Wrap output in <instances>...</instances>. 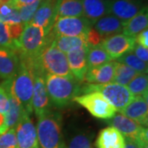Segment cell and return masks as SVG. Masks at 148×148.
Returning <instances> with one entry per match:
<instances>
[{
  "label": "cell",
  "mask_w": 148,
  "mask_h": 148,
  "mask_svg": "<svg viewBox=\"0 0 148 148\" xmlns=\"http://www.w3.org/2000/svg\"><path fill=\"white\" fill-rule=\"evenodd\" d=\"M52 36L49 37L42 27L32 22L24 25L22 32L16 40V51L21 53V60L32 61L40 54Z\"/></svg>",
  "instance_id": "cell-1"
},
{
  "label": "cell",
  "mask_w": 148,
  "mask_h": 148,
  "mask_svg": "<svg viewBox=\"0 0 148 148\" xmlns=\"http://www.w3.org/2000/svg\"><path fill=\"white\" fill-rule=\"evenodd\" d=\"M45 82L51 104L57 107L66 106L79 94L80 82L73 77L46 73Z\"/></svg>",
  "instance_id": "cell-2"
},
{
  "label": "cell",
  "mask_w": 148,
  "mask_h": 148,
  "mask_svg": "<svg viewBox=\"0 0 148 148\" xmlns=\"http://www.w3.org/2000/svg\"><path fill=\"white\" fill-rule=\"evenodd\" d=\"M34 86V77L31 69L23 62H20L19 69L12 80H7L2 86L9 90L12 95L21 103L30 115L33 112L32 100Z\"/></svg>",
  "instance_id": "cell-3"
},
{
  "label": "cell",
  "mask_w": 148,
  "mask_h": 148,
  "mask_svg": "<svg viewBox=\"0 0 148 148\" xmlns=\"http://www.w3.org/2000/svg\"><path fill=\"white\" fill-rule=\"evenodd\" d=\"M36 131L40 148H60L64 146L62 119L58 113L49 111L38 117Z\"/></svg>",
  "instance_id": "cell-4"
},
{
  "label": "cell",
  "mask_w": 148,
  "mask_h": 148,
  "mask_svg": "<svg viewBox=\"0 0 148 148\" xmlns=\"http://www.w3.org/2000/svg\"><path fill=\"white\" fill-rule=\"evenodd\" d=\"M27 62L38 67L45 74L47 72L57 76L73 77L69 69L67 54L58 49L52 41L48 44L36 59Z\"/></svg>",
  "instance_id": "cell-5"
},
{
  "label": "cell",
  "mask_w": 148,
  "mask_h": 148,
  "mask_svg": "<svg viewBox=\"0 0 148 148\" xmlns=\"http://www.w3.org/2000/svg\"><path fill=\"white\" fill-rule=\"evenodd\" d=\"M92 91L101 93L119 112L124 109L134 98L127 86L114 82H110L107 84L87 83L80 86L79 94L83 95Z\"/></svg>",
  "instance_id": "cell-6"
},
{
  "label": "cell",
  "mask_w": 148,
  "mask_h": 148,
  "mask_svg": "<svg viewBox=\"0 0 148 148\" xmlns=\"http://www.w3.org/2000/svg\"><path fill=\"white\" fill-rule=\"evenodd\" d=\"M73 101L84 107L92 116L100 119H110L115 115L116 109L101 93L92 91L77 95Z\"/></svg>",
  "instance_id": "cell-7"
},
{
  "label": "cell",
  "mask_w": 148,
  "mask_h": 148,
  "mask_svg": "<svg viewBox=\"0 0 148 148\" xmlns=\"http://www.w3.org/2000/svg\"><path fill=\"white\" fill-rule=\"evenodd\" d=\"M91 29L92 23L85 16H76L57 18L51 31L54 35L87 37Z\"/></svg>",
  "instance_id": "cell-8"
},
{
  "label": "cell",
  "mask_w": 148,
  "mask_h": 148,
  "mask_svg": "<svg viewBox=\"0 0 148 148\" xmlns=\"http://www.w3.org/2000/svg\"><path fill=\"white\" fill-rule=\"evenodd\" d=\"M108 124L115 127L124 138L134 140L141 147L147 146V129L121 114L108 119Z\"/></svg>",
  "instance_id": "cell-9"
},
{
  "label": "cell",
  "mask_w": 148,
  "mask_h": 148,
  "mask_svg": "<svg viewBox=\"0 0 148 148\" xmlns=\"http://www.w3.org/2000/svg\"><path fill=\"white\" fill-rule=\"evenodd\" d=\"M29 67V66H28ZM34 77V86L32 94V108L37 117H40L49 111L51 101L48 95L45 75V73L37 67H29Z\"/></svg>",
  "instance_id": "cell-10"
},
{
  "label": "cell",
  "mask_w": 148,
  "mask_h": 148,
  "mask_svg": "<svg viewBox=\"0 0 148 148\" xmlns=\"http://www.w3.org/2000/svg\"><path fill=\"white\" fill-rule=\"evenodd\" d=\"M136 45L134 37L127 36L123 34H117L105 38L101 45L106 50L112 60L118 59L124 53L130 52Z\"/></svg>",
  "instance_id": "cell-11"
},
{
  "label": "cell",
  "mask_w": 148,
  "mask_h": 148,
  "mask_svg": "<svg viewBox=\"0 0 148 148\" xmlns=\"http://www.w3.org/2000/svg\"><path fill=\"white\" fill-rule=\"evenodd\" d=\"M59 1L42 0L31 22L42 27L46 34H49L57 17Z\"/></svg>",
  "instance_id": "cell-12"
},
{
  "label": "cell",
  "mask_w": 148,
  "mask_h": 148,
  "mask_svg": "<svg viewBox=\"0 0 148 148\" xmlns=\"http://www.w3.org/2000/svg\"><path fill=\"white\" fill-rule=\"evenodd\" d=\"M15 129L18 147L39 148L36 127L30 119L29 114L22 118Z\"/></svg>",
  "instance_id": "cell-13"
},
{
  "label": "cell",
  "mask_w": 148,
  "mask_h": 148,
  "mask_svg": "<svg viewBox=\"0 0 148 148\" xmlns=\"http://www.w3.org/2000/svg\"><path fill=\"white\" fill-rule=\"evenodd\" d=\"M141 1L135 0H111L109 1V14L126 22L136 16L143 8Z\"/></svg>",
  "instance_id": "cell-14"
},
{
  "label": "cell",
  "mask_w": 148,
  "mask_h": 148,
  "mask_svg": "<svg viewBox=\"0 0 148 148\" xmlns=\"http://www.w3.org/2000/svg\"><path fill=\"white\" fill-rule=\"evenodd\" d=\"M89 45H85L67 53L71 73L78 82H84L85 76L88 69L87 52Z\"/></svg>",
  "instance_id": "cell-15"
},
{
  "label": "cell",
  "mask_w": 148,
  "mask_h": 148,
  "mask_svg": "<svg viewBox=\"0 0 148 148\" xmlns=\"http://www.w3.org/2000/svg\"><path fill=\"white\" fill-rule=\"evenodd\" d=\"M119 113L142 126H147L148 123L147 95L134 97Z\"/></svg>",
  "instance_id": "cell-16"
},
{
  "label": "cell",
  "mask_w": 148,
  "mask_h": 148,
  "mask_svg": "<svg viewBox=\"0 0 148 148\" xmlns=\"http://www.w3.org/2000/svg\"><path fill=\"white\" fill-rule=\"evenodd\" d=\"M116 61H110L95 68H90L85 76L84 81L90 84H107L113 82Z\"/></svg>",
  "instance_id": "cell-17"
},
{
  "label": "cell",
  "mask_w": 148,
  "mask_h": 148,
  "mask_svg": "<svg viewBox=\"0 0 148 148\" xmlns=\"http://www.w3.org/2000/svg\"><path fill=\"white\" fill-rule=\"evenodd\" d=\"M20 61L16 51L0 46V77L12 80L19 69Z\"/></svg>",
  "instance_id": "cell-18"
},
{
  "label": "cell",
  "mask_w": 148,
  "mask_h": 148,
  "mask_svg": "<svg viewBox=\"0 0 148 148\" xmlns=\"http://www.w3.org/2000/svg\"><path fill=\"white\" fill-rule=\"evenodd\" d=\"M125 139L115 127H105L99 132L95 141L97 148H124Z\"/></svg>",
  "instance_id": "cell-19"
},
{
  "label": "cell",
  "mask_w": 148,
  "mask_h": 148,
  "mask_svg": "<svg viewBox=\"0 0 148 148\" xmlns=\"http://www.w3.org/2000/svg\"><path fill=\"white\" fill-rule=\"evenodd\" d=\"M123 23L116 16L108 14L95 22L94 30L104 40L111 36L120 34L123 31Z\"/></svg>",
  "instance_id": "cell-20"
},
{
  "label": "cell",
  "mask_w": 148,
  "mask_h": 148,
  "mask_svg": "<svg viewBox=\"0 0 148 148\" xmlns=\"http://www.w3.org/2000/svg\"><path fill=\"white\" fill-rule=\"evenodd\" d=\"M83 15L93 24L101 17L109 14V1L106 0H81Z\"/></svg>",
  "instance_id": "cell-21"
},
{
  "label": "cell",
  "mask_w": 148,
  "mask_h": 148,
  "mask_svg": "<svg viewBox=\"0 0 148 148\" xmlns=\"http://www.w3.org/2000/svg\"><path fill=\"white\" fill-rule=\"evenodd\" d=\"M148 27V12L147 7H143L142 10L130 20L123 23V34L127 36L135 37L139 33L147 29Z\"/></svg>",
  "instance_id": "cell-22"
},
{
  "label": "cell",
  "mask_w": 148,
  "mask_h": 148,
  "mask_svg": "<svg viewBox=\"0 0 148 148\" xmlns=\"http://www.w3.org/2000/svg\"><path fill=\"white\" fill-rule=\"evenodd\" d=\"M5 90L8 94L9 103H10L9 110L5 115L6 125L9 129L12 127H16L18 123L22 119V118L28 114L27 113V111L25 110L22 105L12 95L10 91L6 89Z\"/></svg>",
  "instance_id": "cell-23"
},
{
  "label": "cell",
  "mask_w": 148,
  "mask_h": 148,
  "mask_svg": "<svg viewBox=\"0 0 148 148\" xmlns=\"http://www.w3.org/2000/svg\"><path fill=\"white\" fill-rule=\"evenodd\" d=\"M52 43L58 49L65 53L85 45H88L87 37L65 36L60 35H54Z\"/></svg>",
  "instance_id": "cell-24"
},
{
  "label": "cell",
  "mask_w": 148,
  "mask_h": 148,
  "mask_svg": "<svg viewBox=\"0 0 148 148\" xmlns=\"http://www.w3.org/2000/svg\"><path fill=\"white\" fill-rule=\"evenodd\" d=\"M84 16L81 0H60L58 4L57 18Z\"/></svg>",
  "instance_id": "cell-25"
},
{
  "label": "cell",
  "mask_w": 148,
  "mask_h": 148,
  "mask_svg": "<svg viewBox=\"0 0 148 148\" xmlns=\"http://www.w3.org/2000/svg\"><path fill=\"white\" fill-rule=\"evenodd\" d=\"M0 21L8 25L22 24L19 11L14 3V0L7 3H0Z\"/></svg>",
  "instance_id": "cell-26"
},
{
  "label": "cell",
  "mask_w": 148,
  "mask_h": 148,
  "mask_svg": "<svg viewBox=\"0 0 148 148\" xmlns=\"http://www.w3.org/2000/svg\"><path fill=\"white\" fill-rule=\"evenodd\" d=\"M110 61H112L110 57L103 49L101 44L90 46L87 52V65L88 69L95 68L100 65L106 64Z\"/></svg>",
  "instance_id": "cell-27"
},
{
  "label": "cell",
  "mask_w": 148,
  "mask_h": 148,
  "mask_svg": "<svg viewBox=\"0 0 148 148\" xmlns=\"http://www.w3.org/2000/svg\"><path fill=\"white\" fill-rule=\"evenodd\" d=\"M138 73H137L135 70H133L127 65L116 62L113 82L127 86L128 83L135 77V76Z\"/></svg>",
  "instance_id": "cell-28"
},
{
  "label": "cell",
  "mask_w": 148,
  "mask_h": 148,
  "mask_svg": "<svg viewBox=\"0 0 148 148\" xmlns=\"http://www.w3.org/2000/svg\"><path fill=\"white\" fill-rule=\"evenodd\" d=\"M127 89L131 91L134 97L147 95L148 77L147 73H138L128 83Z\"/></svg>",
  "instance_id": "cell-29"
},
{
  "label": "cell",
  "mask_w": 148,
  "mask_h": 148,
  "mask_svg": "<svg viewBox=\"0 0 148 148\" xmlns=\"http://www.w3.org/2000/svg\"><path fill=\"white\" fill-rule=\"evenodd\" d=\"M117 60V62L127 65L138 73H147V63H145L139 59L132 51L124 53Z\"/></svg>",
  "instance_id": "cell-30"
},
{
  "label": "cell",
  "mask_w": 148,
  "mask_h": 148,
  "mask_svg": "<svg viewBox=\"0 0 148 148\" xmlns=\"http://www.w3.org/2000/svg\"><path fill=\"white\" fill-rule=\"evenodd\" d=\"M0 46L16 51V40L12 38L8 24L0 21Z\"/></svg>",
  "instance_id": "cell-31"
},
{
  "label": "cell",
  "mask_w": 148,
  "mask_h": 148,
  "mask_svg": "<svg viewBox=\"0 0 148 148\" xmlns=\"http://www.w3.org/2000/svg\"><path fill=\"white\" fill-rule=\"evenodd\" d=\"M41 2H42V0H37L31 4L21 6L20 8H18L20 17H21V22L23 25H26V24L30 23L32 21L37 8H39Z\"/></svg>",
  "instance_id": "cell-32"
},
{
  "label": "cell",
  "mask_w": 148,
  "mask_h": 148,
  "mask_svg": "<svg viewBox=\"0 0 148 148\" xmlns=\"http://www.w3.org/2000/svg\"><path fill=\"white\" fill-rule=\"evenodd\" d=\"M67 148H92L91 138L86 133H77L69 140Z\"/></svg>",
  "instance_id": "cell-33"
},
{
  "label": "cell",
  "mask_w": 148,
  "mask_h": 148,
  "mask_svg": "<svg viewBox=\"0 0 148 148\" xmlns=\"http://www.w3.org/2000/svg\"><path fill=\"white\" fill-rule=\"evenodd\" d=\"M0 148H19L15 127L9 128L3 134L0 135Z\"/></svg>",
  "instance_id": "cell-34"
},
{
  "label": "cell",
  "mask_w": 148,
  "mask_h": 148,
  "mask_svg": "<svg viewBox=\"0 0 148 148\" xmlns=\"http://www.w3.org/2000/svg\"><path fill=\"white\" fill-rule=\"evenodd\" d=\"M9 96L5 89L0 86V114L5 116L9 110Z\"/></svg>",
  "instance_id": "cell-35"
},
{
  "label": "cell",
  "mask_w": 148,
  "mask_h": 148,
  "mask_svg": "<svg viewBox=\"0 0 148 148\" xmlns=\"http://www.w3.org/2000/svg\"><path fill=\"white\" fill-rule=\"evenodd\" d=\"M148 48H145L138 45L136 43L135 46L133 48V49L132 50V52L139 59H141L142 61L145 62V63H147L148 61Z\"/></svg>",
  "instance_id": "cell-36"
},
{
  "label": "cell",
  "mask_w": 148,
  "mask_h": 148,
  "mask_svg": "<svg viewBox=\"0 0 148 148\" xmlns=\"http://www.w3.org/2000/svg\"><path fill=\"white\" fill-rule=\"evenodd\" d=\"M136 43L143 47L148 48V30L146 29L135 37Z\"/></svg>",
  "instance_id": "cell-37"
},
{
  "label": "cell",
  "mask_w": 148,
  "mask_h": 148,
  "mask_svg": "<svg viewBox=\"0 0 148 148\" xmlns=\"http://www.w3.org/2000/svg\"><path fill=\"white\" fill-rule=\"evenodd\" d=\"M124 139H125V146H124V148H142L141 146L138 143H136L134 140H132L130 138H124ZM145 148H147V147Z\"/></svg>",
  "instance_id": "cell-38"
},
{
  "label": "cell",
  "mask_w": 148,
  "mask_h": 148,
  "mask_svg": "<svg viewBox=\"0 0 148 148\" xmlns=\"http://www.w3.org/2000/svg\"><path fill=\"white\" fill-rule=\"evenodd\" d=\"M37 0H14V3L16 7L18 8L21 6L27 5V4H31L32 3L36 2Z\"/></svg>",
  "instance_id": "cell-39"
},
{
  "label": "cell",
  "mask_w": 148,
  "mask_h": 148,
  "mask_svg": "<svg viewBox=\"0 0 148 148\" xmlns=\"http://www.w3.org/2000/svg\"><path fill=\"white\" fill-rule=\"evenodd\" d=\"M60 148H67V147H66V146H63L62 147H60Z\"/></svg>",
  "instance_id": "cell-40"
},
{
  "label": "cell",
  "mask_w": 148,
  "mask_h": 148,
  "mask_svg": "<svg viewBox=\"0 0 148 148\" xmlns=\"http://www.w3.org/2000/svg\"><path fill=\"white\" fill-rule=\"evenodd\" d=\"M135 1H141V0H135Z\"/></svg>",
  "instance_id": "cell-41"
},
{
  "label": "cell",
  "mask_w": 148,
  "mask_h": 148,
  "mask_svg": "<svg viewBox=\"0 0 148 148\" xmlns=\"http://www.w3.org/2000/svg\"><path fill=\"white\" fill-rule=\"evenodd\" d=\"M106 1H111V0H106Z\"/></svg>",
  "instance_id": "cell-42"
}]
</instances>
